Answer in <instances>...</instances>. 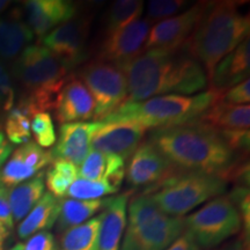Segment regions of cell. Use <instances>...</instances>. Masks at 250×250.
<instances>
[{"label":"cell","mask_w":250,"mask_h":250,"mask_svg":"<svg viewBox=\"0 0 250 250\" xmlns=\"http://www.w3.org/2000/svg\"><path fill=\"white\" fill-rule=\"evenodd\" d=\"M117 68L126 80V102L170 94L195 95L208 87L204 68L186 50H145Z\"/></svg>","instance_id":"obj_1"},{"label":"cell","mask_w":250,"mask_h":250,"mask_svg":"<svg viewBox=\"0 0 250 250\" xmlns=\"http://www.w3.org/2000/svg\"><path fill=\"white\" fill-rule=\"evenodd\" d=\"M147 142L181 171L219 176L240 159L227 147L217 130L196 122L155 129Z\"/></svg>","instance_id":"obj_2"},{"label":"cell","mask_w":250,"mask_h":250,"mask_svg":"<svg viewBox=\"0 0 250 250\" xmlns=\"http://www.w3.org/2000/svg\"><path fill=\"white\" fill-rule=\"evenodd\" d=\"M249 15L236 1L208 2L184 50L204 68L208 83L219 62L249 39Z\"/></svg>","instance_id":"obj_3"},{"label":"cell","mask_w":250,"mask_h":250,"mask_svg":"<svg viewBox=\"0 0 250 250\" xmlns=\"http://www.w3.org/2000/svg\"><path fill=\"white\" fill-rule=\"evenodd\" d=\"M224 90L210 89L195 95H161L139 102H125L101 123H134L145 129H166L191 124L220 99Z\"/></svg>","instance_id":"obj_4"},{"label":"cell","mask_w":250,"mask_h":250,"mask_svg":"<svg viewBox=\"0 0 250 250\" xmlns=\"http://www.w3.org/2000/svg\"><path fill=\"white\" fill-rule=\"evenodd\" d=\"M68 68L44 46L29 45L18 56L13 76L24 89L19 103L33 117L54 109L58 94L68 79Z\"/></svg>","instance_id":"obj_5"},{"label":"cell","mask_w":250,"mask_h":250,"mask_svg":"<svg viewBox=\"0 0 250 250\" xmlns=\"http://www.w3.org/2000/svg\"><path fill=\"white\" fill-rule=\"evenodd\" d=\"M184 232V219L166 214L146 193L129 203L121 250H165Z\"/></svg>","instance_id":"obj_6"},{"label":"cell","mask_w":250,"mask_h":250,"mask_svg":"<svg viewBox=\"0 0 250 250\" xmlns=\"http://www.w3.org/2000/svg\"><path fill=\"white\" fill-rule=\"evenodd\" d=\"M226 188L227 182L218 175L175 171L145 193L164 213L182 218L203 203L224 195Z\"/></svg>","instance_id":"obj_7"},{"label":"cell","mask_w":250,"mask_h":250,"mask_svg":"<svg viewBox=\"0 0 250 250\" xmlns=\"http://www.w3.org/2000/svg\"><path fill=\"white\" fill-rule=\"evenodd\" d=\"M241 226L239 211L228 195L215 197L184 219V232L201 250H212L223 245L239 233Z\"/></svg>","instance_id":"obj_8"},{"label":"cell","mask_w":250,"mask_h":250,"mask_svg":"<svg viewBox=\"0 0 250 250\" xmlns=\"http://www.w3.org/2000/svg\"><path fill=\"white\" fill-rule=\"evenodd\" d=\"M95 103L94 121L101 122L127 101V87L120 68L94 61L80 70V78Z\"/></svg>","instance_id":"obj_9"},{"label":"cell","mask_w":250,"mask_h":250,"mask_svg":"<svg viewBox=\"0 0 250 250\" xmlns=\"http://www.w3.org/2000/svg\"><path fill=\"white\" fill-rule=\"evenodd\" d=\"M88 30L89 21L87 19L74 18L43 36L41 43L71 70L81 64L87 57L86 43Z\"/></svg>","instance_id":"obj_10"},{"label":"cell","mask_w":250,"mask_h":250,"mask_svg":"<svg viewBox=\"0 0 250 250\" xmlns=\"http://www.w3.org/2000/svg\"><path fill=\"white\" fill-rule=\"evenodd\" d=\"M208 2H197L182 13L159 21L149 30L145 50H184Z\"/></svg>","instance_id":"obj_11"},{"label":"cell","mask_w":250,"mask_h":250,"mask_svg":"<svg viewBox=\"0 0 250 250\" xmlns=\"http://www.w3.org/2000/svg\"><path fill=\"white\" fill-rule=\"evenodd\" d=\"M152 22L147 18H140L129 26L107 34L100 49L99 61L120 67L144 51Z\"/></svg>","instance_id":"obj_12"},{"label":"cell","mask_w":250,"mask_h":250,"mask_svg":"<svg viewBox=\"0 0 250 250\" xmlns=\"http://www.w3.org/2000/svg\"><path fill=\"white\" fill-rule=\"evenodd\" d=\"M54 161L51 152L44 151L36 143L28 142L17 148L0 168V182L7 188L33 179Z\"/></svg>","instance_id":"obj_13"},{"label":"cell","mask_w":250,"mask_h":250,"mask_svg":"<svg viewBox=\"0 0 250 250\" xmlns=\"http://www.w3.org/2000/svg\"><path fill=\"white\" fill-rule=\"evenodd\" d=\"M176 170L149 142L142 143L133 152L125 170L126 181L132 187L151 188Z\"/></svg>","instance_id":"obj_14"},{"label":"cell","mask_w":250,"mask_h":250,"mask_svg":"<svg viewBox=\"0 0 250 250\" xmlns=\"http://www.w3.org/2000/svg\"><path fill=\"white\" fill-rule=\"evenodd\" d=\"M147 129L134 123H101L94 133L93 149L127 159L133 154Z\"/></svg>","instance_id":"obj_15"},{"label":"cell","mask_w":250,"mask_h":250,"mask_svg":"<svg viewBox=\"0 0 250 250\" xmlns=\"http://www.w3.org/2000/svg\"><path fill=\"white\" fill-rule=\"evenodd\" d=\"M55 117L58 123H76L93 118L95 103L79 78L71 74L56 100Z\"/></svg>","instance_id":"obj_16"},{"label":"cell","mask_w":250,"mask_h":250,"mask_svg":"<svg viewBox=\"0 0 250 250\" xmlns=\"http://www.w3.org/2000/svg\"><path fill=\"white\" fill-rule=\"evenodd\" d=\"M27 24L39 37L76 18L77 6L68 0H29L23 2Z\"/></svg>","instance_id":"obj_17"},{"label":"cell","mask_w":250,"mask_h":250,"mask_svg":"<svg viewBox=\"0 0 250 250\" xmlns=\"http://www.w3.org/2000/svg\"><path fill=\"white\" fill-rule=\"evenodd\" d=\"M100 127V122H76L59 126V138L51 152L52 159L65 160L73 165H81L88 155L94 133Z\"/></svg>","instance_id":"obj_18"},{"label":"cell","mask_w":250,"mask_h":250,"mask_svg":"<svg viewBox=\"0 0 250 250\" xmlns=\"http://www.w3.org/2000/svg\"><path fill=\"white\" fill-rule=\"evenodd\" d=\"M130 195L131 192H125L107 199V204L101 212L99 250H121Z\"/></svg>","instance_id":"obj_19"},{"label":"cell","mask_w":250,"mask_h":250,"mask_svg":"<svg viewBox=\"0 0 250 250\" xmlns=\"http://www.w3.org/2000/svg\"><path fill=\"white\" fill-rule=\"evenodd\" d=\"M249 72L250 43L249 39H247L229 55L219 62L211 78V88L226 90L248 79Z\"/></svg>","instance_id":"obj_20"},{"label":"cell","mask_w":250,"mask_h":250,"mask_svg":"<svg viewBox=\"0 0 250 250\" xmlns=\"http://www.w3.org/2000/svg\"><path fill=\"white\" fill-rule=\"evenodd\" d=\"M81 179L105 182L120 190L125 177V162L121 156L92 149L80 166Z\"/></svg>","instance_id":"obj_21"},{"label":"cell","mask_w":250,"mask_h":250,"mask_svg":"<svg viewBox=\"0 0 250 250\" xmlns=\"http://www.w3.org/2000/svg\"><path fill=\"white\" fill-rule=\"evenodd\" d=\"M22 17V12L15 8L7 18H0V61L17 58L34 40Z\"/></svg>","instance_id":"obj_22"},{"label":"cell","mask_w":250,"mask_h":250,"mask_svg":"<svg viewBox=\"0 0 250 250\" xmlns=\"http://www.w3.org/2000/svg\"><path fill=\"white\" fill-rule=\"evenodd\" d=\"M196 123L214 130H249L250 107L249 104H228L219 99Z\"/></svg>","instance_id":"obj_23"},{"label":"cell","mask_w":250,"mask_h":250,"mask_svg":"<svg viewBox=\"0 0 250 250\" xmlns=\"http://www.w3.org/2000/svg\"><path fill=\"white\" fill-rule=\"evenodd\" d=\"M59 213V199L46 192L22 219L18 227V236L28 239L34 234L54 227Z\"/></svg>","instance_id":"obj_24"},{"label":"cell","mask_w":250,"mask_h":250,"mask_svg":"<svg viewBox=\"0 0 250 250\" xmlns=\"http://www.w3.org/2000/svg\"><path fill=\"white\" fill-rule=\"evenodd\" d=\"M108 198L94 201L79 199H59V213L57 218V233L62 234L70 228L86 223L98 212L103 211Z\"/></svg>","instance_id":"obj_25"},{"label":"cell","mask_w":250,"mask_h":250,"mask_svg":"<svg viewBox=\"0 0 250 250\" xmlns=\"http://www.w3.org/2000/svg\"><path fill=\"white\" fill-rule=\"evenodd\" d=\"M44 195V174L41 171L33 179L12 188L8 191V203L13 221L26 217Z\"/></svg>","instance_id":"obj_26"},{"label":"cell","mask_w":250,"mask_h":250,"mask_svg":"<svg viewBox=\"0 0 250 250\" xmlns=\"http://www.w3.org/2000/svg\"><path fill=\"white\" fill-rule=\"evenodd\" d=\"M102 214L70 228L62 234L58 250H99V234Z\"/></svg>","instance_id":"obj_27"},{"label":"cell","mask_w":250,"mask_h":250,"mask_svg":"<svg viewBox=\"0 0 250 250\" xmlns=\"http://www.w3.org/2000/svg\"><path fill=\"white\" fill-rule=\"evenodd\" d=\"M143 9L144 2L142 0H118L112 2L105 13V34L114 33L139 20Z\"/></svg>","instance_id":"obj_28"},{"label":"cell","mask_w":250,"mask_h":250,"mask_svg":"<svg viewBox=\"0 0 250 250\" xmlns=\"http://www.w3.org/2000/svg\"><path fill=\"white\" fill-rule=\"evenodd\" d=\"M78 175L79 169L76 165L61 159L54 160L45 174L44 182L49 189V193L58 199L65 197L68 188L78 179Z\"/></svg>","instance_id":"obj_29"},{"label":"cell","mask_w":250,"mask_h":250,"mask_svg":"<svg viewBox=\"0 0 250 250\" xmlns=\"http://www.w3.org/2000/svg\"><path fill=\"white\" fill-rule=\"evenodd\" d=\"M30 118L29 112L20 103L8 111L5 121V132L12 145H23L30 142Z\"/></svg>","instance_id":"obj_30"},{"label":"cell","mask_w":250,"mask_h":250,"mask_svg":"<svg viewBox=\"0 0 250 250\" xmlns=\"http://www.w3.org/2000/svg\"><path fill=\"white\" fill-rule=\"evenodd\" d=\"M118 190L105 182H96L86 179H78L68 188L66 196L71 198L79 199V201H94V199H102L116 193Z\"/></svg>","instance_id":"obj_31"},{"label":"cell","mask_w":250,"mask_h":250,"mask_svg":"<svg viewBox=\"0 0 250 250\" xmlns=\"http://www.w3.org/2000/svg\"><path fill=\"white\" fill-rule=\"evenodd\" d=\"M30 132H33L36 144L42 148H48L55 145L56 132L54 122L49 112H37L31 117Z\"/></svg>","instance_id":"obj_32"},{"label":"cell","mask_w":250,"mask_h":250,"mask_svg":"<svg viewBox=\"0 0 250 250\" xmlns=\"http://www.w3.org/2000/svg\"><path fill=\"white\" fill-rule=\"evenodd\" d=\"M189 4L183 0H151L147 5V18L149 21L166 20L174 17Z\"/></svg>","instance_id":"obj_33"},{"label":"cell","mask_w":250,"mask_h":250,"mask_svg":"<svg viewBox=\"0 0 250 250\" xmlns=\"http://www.w3.org/2000/svg\"><path fill=\"white\" fill-rule=\"evenodd\" d=\"M227 147L235 154L248 155L250 147L249 130H217Z\"/></svg>","instance_id":"obj_34"},{"label":"cell","mask_w":250,"mask_h":250,"mask_svg":"<svg viewBox=\"0 0 250 250\" xmlns=\"http://www.w3.org/2000/svg\"><path fill=\"white\" fill-rule=\"evenodd\" d=\"M230 197L234 204H235L237 211H239L240 217H241V223L243 225V233L246 236L249 237L250 232V198H249V189L248 187L236 186L232 192L228 195Z\"/></svg>","instance_id":"obj_35"},{"label":"cell","mask_w":250,"mask_h":250,"mask_svg":"<svg viewBox=\"0 0 250 250\" xmlns=\"http://www.w3.org/2000/svg\"><path fill=\"white\" fill-rule=\"evenodd\" d=\"M15 92L12 76L0 61V111H9L14 107Z\"/></svg>","instance_id":"obj_36"},{"label":"cell","mask_w":250,"mask_h":250,"mask_svg":"<svg viewBox=\"0 0 250 250\" xmlns=\"http://www.w3.org/2000/svg\"><path fill=\"white\" fill-rule=\"evenodd\" d=\"M220 101L234 105L249 104L250 101V80L247 79L237 85L224 90L220 95Z\"/></svg>","instance_id":"obj_37"},{"label":"cell","mask_w":250,"mask_h":250,"mask_svg":"<svg viewBox=\"0 0 250 250\" xmlns=\"http://www.w3.org/2000/svg\"><path fill=\"white\" fill-rule=\"evenodd\" d=\"M23 250H58V245L51 233L43 230L30 236L23 245Z\"/></svg>","instance_id":"obj_38"},{"label":"cell","mask_w":250,"mask_h":250,"mask_svg":"<svg viewBox=\"0 0 250 250\" xmlns=\"http://www.w3.org/2000/svg\"><path fill=\"white\" fill-rule=\"evenodd\" d=\"M0 220L13 228L14 221L12 218L11 208L8 203V189L0 182Z\"/></svg>","instance_id":"obj_39"},{"label":"cell","mask_w":250,"mask_h":250,"mask_svg":"<svg viewBox=\"0 0 250 250\" xmlns=\"http://www.w3.org/2000/svg\"><path fill=\"white\" fill-rule=\"evenodd\" d=\"M165 250H201L189 234L183 232L171 245Z\"/></svg>","instance_id":"obj_40"},{"label":"cell","mask_w":250,"mask_h":250,"mask_svg":"<svg viewBox=\"0 0 250 250\" xmlns=\"http://www.w3.org/2000/svg\"><path fill=\"white\" fill-rule=\"evenodd\" d=\"M212 250H249V237L246 236L245 234H241V236H239L237 239L223 243Z\"/></svg>","instance_id":"obj_41"},{"label":"cell","mask_w":250,"mask_h":250,"mask_svg":"<svg viewBox=\"0 0 250 250\" xmlns=\"http://www.w3.org/2000/svg\"><path fill=\"white\" fill-rule=\"evenodd\" d=\"M12 151H13V145L6 138L4 132L1 131V125H0V168L4 166Z\"/></svg>","instance_id":"obj_42"},{"label":"cell","mask_w":250,"mask_h":250,"mask_svg":"<svg viewBox=\"0 0 250 250\" xmlns=\"http://www.w3.org/2000/svg\"><path fill=\"white\" fill-rule=\"evenodd\" d=\"M11 230L12 227H9L4 221L0 220V250H2V248H4V243L7 240L9 234H11Z\"/></svg>","instance_id":"obj_43"},{"label":"cell","mask_w":250,"mask_h":250,"mask_svg":"<svg viewBox=\"0 0 250 250\" xmlns=\"http://www.w3.org/2000/svg\"><path fill=\"white\" fill-rule=\"evenodd\" d=\"M9 5H11V1H7V0H0V14H1Z\"/></svg>","instance_id":"obj_44"},{"label":"cell","mask_w":250,"mask_h":250,"mask_svg":"<svg viewBox=\"0 0 250 250\" xmlns=\"http://www.w3.org/2000/svg\"><path fill=\"white\" fill-rule=\"evenodd\" d=\"M8 250H23V245L22 243H17L14 247L9 248Z\"/></svg>","instance_id":"obj_45"}]
</instances>
